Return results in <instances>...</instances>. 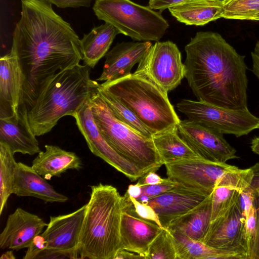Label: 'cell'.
<instances>
[{
	"label": "cell",
	"instance_id": "obj_1",
	"mask_svg": "<svg viewBox=\"0 0 259 259\" xmlns=\"http://www.w3.org/2000/svg\"><path fill=\"white\" fill-rule=\"evenodd\" d=\"M21 5L11 48L23 74L21 106L28 110L44 84L79 64L83 55L79 37L48 0H21Z\"/></svg>",
	"mask_w": 259,
	"mask_h": 259
},
{
	"label": "cell",
	"instance_id": "obj_2",
	"mask_svg": "<svg viewBox=\"0 0 259 259\" xmlns=\"http://www.w3.org/2000/svg\"><path fill=\"white\" fill-rule=\"evenodd\" d=\"M185 51V77L198 100L233 109L248 108L244 56L211 31L197 32Z\"/></svg>",
	"mask_w": 259,
	"mask_h": 259
},
{
	"label": "cell",
	"instance_id": "obj_3",
	"mask_svg": "<svg viewBox=\"0 0 259 259\" xmlns=\"http://www.w3.org/2000/svg\"><path fill=\"white\" fill-rule=\"evenodd\" d=\"M91 68L78 64L51 77L40 89L27 111L35 136L50 132L62 117L75 113L90 98L99 83L90 77Z\"/></svg>",
	"mask_w": 259,
	"mask_h": 259
},
{
	"label": "cell",
	"instance_id": "obj_4",
	"mask_svg": "<svg viewBox=\"0 0 259 259\" xmlns=\"http://www.w3.org/2000/svg\"><path fill=\"white\" fill-rule=\"evenodd\" d=\"M122 209L115 187L102 183L91 187L77 249L81 258L114 259L120 249Z\"/></svg>",
	"mask_w": 259,
	"mask_h": 259
},
{
	"label": "cell",
	"instance_id": "obj_5",
	"mask_svg": "<svg viewBox=\"0 0 259 259\" xmlns=\"http://www.w3.org/2000/svg\"><path fill=\"white\" fill-rule=\"evenodd\" d=\"M100 85L129 108L152 135L181 121L167 94L143 77L131 73Z\"/></svg>",
	"mask_w": 259,
	"mask_h": 259
},
{
	"label": "cell",
	"instance_id": "obj_6",
	"mask_svg": "<svg viewBox=\"0 0 259 259\" xmlns=\"http://www.w3.org/2000/svg\"><path fill=\"white\" fill-rule=\"evenodd\" d=\"M97 88L92 93L90 101L93 116L103 138L143 176L151 171L156 172L164 164L152 138L145 136L118 120L100 96Z\"/></svg>",
	"mask_w": 259,
	"mask_h": 259
},
{
	"label": "cell",
	"instance_id": "obj_7",
	"mask_svg": "<svg viewBox=\"0 0 259 259\" xmlns=\"http://www.w3.org/2000/svg\"><path fill=\"white\" fill-rule=\"evenodd\" d=\"M93 10L99 20L138 41H158L169 27L160 12L131 0H96Z\"/></svg>",
	"mask_w": 259,
	"mask_h": 259
},
{
	"label": "cell",
	"instance_id": "obj_8",
	"mask_svg": "<svg viewBox=\"0 0 259 259\" xmlns=\"http://www.w3.org/2000/svg\"><path fill=\"white\" fill-rule=\"evenodd\" d=\"M176 107L190 121L223 135L240 137L259 129V118L248 108L233 109L189 99L181 100Z\"/></svg>",
	"mask_w": 259,
	"mask_h": 259
},
{
	"label": "cell",
	"instance_id": "obj_9",
	"mask_svg": "<svg viewBox=\"0 0 259 259\" xmlns=\"http://www.w3.org/2000/svg\"><path fill=\"white\" fill-rule=\"evenodd\" d=\"M134 73L152 82L168 94L185 77V67L176 44L170 40L158 41L152 45Z\"/></svg>",
	"mask_w": 259,
	"mask_h": 259
},
{
	"label": "cell",
	"instance_id": "obj_10",
	"mask_svg": "<svg viewBox=\"0 0 259 259\" xmlns=\"http://www.w3.org/2000/svg\"><path fill=\"white\" fill-rule=\"evenodd\" d=\"M167 178L186 187L212 193L218 186L229 187L233 172L238 167L201 158L164 164Z\"/></svg>",
	"mask_w": 259,
	"mask_h": 259
},
{
	"label": "cell",
	"instance_id": "obj_11",
	"mask_svg": "<svg viewBox=\"0 0 259 259\" xmlns=\"http://www.w3.org/2000/svg\"><path fill=\"white\" fill-rule=\"evenodd\" d=\"M73 117L93 154L122 173L131 181H135L143 176L134 165L118 154L103 138L93 116L90 97Z\"/></svg>",
	"mask_w": 259,
	"mask_h": 259
},
{
	"label": "cell",
	"instance_id": "obj_12",
	"mask_svg": "<svg viewBox=\"0 0 259 259\" xmlns=\"http://www.w3.org/2000/svg\"><path fill=\"white\" fill-rule=\"evenodd\" d=\"M245 222L238 200L225 215L210 222L202 241L210 247L234 252L244 259H248Z\"/></svg>",
	"mask_w": 259,
	"mask_h": 259
},
{
	"label": "cell",
	"instance_id": "obj_13",
	"mask_svg": "<svg viewBox=\"0 0 259 259\" xmlns=\"http://www.w3.org/2000/svg\"><path fill=\"white\" fill-rule=\"evenodd\" d=\"M181 137L198 156L205 160L226 163L238 158L236 150L226 140L223 134L197 124L188 119L178 125Z\"/></svg>",
	"mask_w": 259,
	"mask_h": 259
},
{
	"label": "cell",
	"instance_id": "obj_14",
	"mask_svg": "<svg viewBox=\"0 0 259 259\" xmlns=\"http://www.w3.org/2000/svg\"><path fill=\"white\" fill-rule=\"evenodd\" d=\"M86 208L87 204L71 213L50 217L46 229L41 234L47 242L46 250L70 258L78 257L77 249Z\"/></svg>",
	"mask_w": 259,
	"mask_h": 259
},
{
	"label": "cell",
	"instance_id": "obj_15",
	"mask_svg": "<svg viewBox=\"0 0 259 259\" xmlns=\"http://www.w3.org/2000/svg\"><path fill=\"white\" fill-rule=\"evenodd\" d=\"M120 236V249L136 252L144 256L163 228L151 221L139 217L135 212L129 196H122Z\"/></svg>",
	"mask_w": 259,
	"mask_h": 259
},
{
	"label": "cell",
	"instance_id": "obj_16",
	"mask_svg": "<svg viewBox=\"0 0 259 259\" xmlns=\"http://www.w3.org/2000/svg\"><path fill=\"white\" fill-rule=\"evenodd\" d=\"M211 193L177 184L171 189L150 199L148 204L157 214L162 227L167 228L172 221L195 208Z\"/></svg>",
	"mask_w": 259,
	"mask_h": 259
},
{
	"label": "cell",
	"instance_id": "obj_17",
	"mask_svg": "<svg viewBox=\"0 0 259 259\" xmlns=\"http://www.w3.org/2000/svg\"><path fill=\"white\" fill-rule=\"evenodd\" d=\"M23 74L18 57L11 48L0 59V118L19 115Z\"/></svg>",
	"mask_w": 259,
	"mask_h": 259
},
{
	"label": "cell",
	"instance_id": "obj_18",
	"mask_svg": "<svg viewBox=\"0 0 259 259\" xmlns=\"http://www.w3.org/2000/svg\"><path fill=\"white\" fill-rule=\"evenodd\" d=\"M47 226L38 215L18 207L7 219L0 234V247L16 250L27 248Z\"/></svg>",
	"mask_w": 259,
	"mask_h": 259
},
{
	"label": "cell",
	"instance_id": "obj_19",
	"mask_svg": "<svg viewBox=\"0 0 259 259\" xmlns=\"http://www.w3.org/2000/svg\"><path fill=\"white\" fill-rule=\"evenodd\" d=\"M151 41H128L117 44L106 54L103 69L98 81H110L131 73L150 47Z\"/></svg>",
	"mask_w": 259,
	"mask_h": 259
},
{
	"label": "cell",
	"instance_id": "obj_20",
	"mask_svg": "<svg viewBox=\"0 0 259 259\" xmlns=\"http://www.w3.org/2000/svg\"><path fill=\"white\" fill-rule=\"evenodd\" d=\"M29 125L26 109L19 115L0 118V142L7 144L12 153L33 155L41 150Z\"/></svg>",
	"mask_w": 259,
	"mask_h": 259
},
{
	"label": "cell",
	"instance_id": "obj_21",
	"mask_svg": "<svg viewBox=\"0 0 259 259\" xmlns=\"http://www.w3.org/2000/svg\"><path fill=\"white\" fill-rule=\"evenodd\" d=\"M13 193L22 196H31L47 202H65L68 198L58 193L46 180L31 166L17 162L13 187Z\"/></svg>",
	"mask_w": 259,
	"mask_h": 259
},
{
	"label": "cell",
	"instance_id": "obj_22",
	"mask_svg": "<svg viewBox=\"0 0 259 259\" xmlns=\"http://www.w3.org/2000/svg\"><path fill=\"white\" fill-rule=\"evenodd\" d=\"M45 148L33 159L31 167L46 180L59 177L68 169L81 167V159L75 153L52 145H46Z\"/></svg>",
	"mask_w": 259,
	"mask_h": 259
},
{
	"label": "cell",
	"instance_id": "obj_23",
	"mask_svg": "<svg viewBox=\"0 0 259 259\" xmlns=\"http://www.w3.org/2000/svg\"><path fill=\"white\" fill-rule=\"evenodd\" d=\"M179 22L203 26L222 18L223 0H186L168 9Z\"/></svg>",
	"mask_w": 259,
	"mask_h": 259
},
{
	"label": "cell",
	"instance_id": "obj_24",
	"mask_svg": "<svg viewBox=\"0 0 259 259\" xmlns=\"http://www.w3.org/2000/svg\"><path fill=\"white\" fill-rule=\"evenodd\" d=\"M211 215V194L195 208L172 221L166 229L202 241L210 224Z\"/></svg>",
	"mask_w": 259,
	"mask_h": 259
},
{
	"label": "cell",
	"instance_id": "obj_25",
	"mask_svg": "<svg viewBox=\"0 0 259 259\" xmlns=\"http://www.w3.org/2000/svg\"><path fill=\"white\" fill-rule=\"evenodd\" d=\"M119 32L111 24L105 23L94 28L80 39L84 64L95 67L106 55L115 36Z\"/></svg>",
	"mask_w": 259,
	"mask_h": 259
},
{
	"label": "cell",
	"instance_id": "obj_26",
	"mask_svg": "<svg viewBox=\"0 0 259 259\" xmlns=\"http://www.w3.org/2000/svg\"><path fill=\"white\" fill-rule=\"evenodd\" d=\"M154 146L163 164L200 158L180 136L178 125L152 135Z\"/></svg>",
	"mask_w": 259,
	"mask_h": 259
},
{
	"label": "cell",
	"instance_id": "obj_27",
	"mask_svg": "<svg viewBox=\"0 0 259 259\" xmlns=\"http://www.w3.org/2000/svg\"><path fill=\"white\" fill-rule=\"evenodd\" d=\"M169 231L172 236L177 259H244L236 253L210 247L180 232Z\"/></svg>",
	"mask_w": 259,
	"mask_h": 259
},
{
	"label": "cell",
	"instance_id": "obj_28",
	"mask_svg": "<svg viewBox=\"0 0 259 259\" xmlns=\"http://www.w3.org/2000/svg\"><path fill=\"white\" fill-rule=\"evenodd\" d=\"M17 162L9 146L0 142V214L13 193L14 175Z\"/></svg>",
	"mask_w": 259,
	"mask_h": 259
},
{
	"label": "cell",
	"instance_id": "obj_29",
	"mask_svg": "<svg viewBox=\"0 0 259 259\" xmlns=\"http://www.w3.org/2000/svg\"><path fill=\"white\" fill-rule=\"evenodd\" d=\"M98 91L113 115L119 120L133 128L141 134L152 138L149 129L135 114L109 91L98 84Z\"/></svg>",
	"mask_w": 259,
	"mask_h": 259
},
{
	"label": "cell",
	"instance_id": "obj_30",
	"mask_svg": "<svg viewBox=\"0 0 259 259\" xmlns=\"http://www.w3.org/2000/svg\"><path fill=\"white\" fill-rule=\"evenodd\" d=\"M240 192L228 187H215L211 193V222L225 215L239 200Z\"/></svg>",
	"mask_w": 259,
	"mask_h": 259
},
{
	"label": "cell",
	"instance_id": "obj_31",
	"mask_svg": "<svg viewBox=\"0 0 259 259\" xmlns=\"http://www.w3.org/2000/svg\"><path fill=\"white\" fill-rule=\"evenodd\" d=\"M222 18L254 20L259 14V0H223Z\"/></svg>",
	"mask_w": 259,
	"mask_h": 259
},
{
	"label": "cell",
	"instance_id": "obj_32",
	"mask_svg": "<svg viewBox=\"0 0 259 259\" xmlns=\"http://www.w3.org/2000/svg\"><path fill=\"white\" fill-rule=\"evenodd\" d=\"M146 259H177L172 236L163 228L151 243Z\"/></svg>",
	"mask_w": 259,
	"mask_h": 259
},
{
	"label": "cell",
	"instance_id": "obj_33",
	"mask_svg": "<svg viewBox=\"0 0 259 259\" xmlns=\"http://www.w3.org/2000/svg\"><path fill=\"white\" fill-rule=\"evenodd\" d=\"M177 184V183L167 178L160 184L141 186L142 194L137 200L141 203L148 204L150 199L171 189Z\"/></svg>",
	"mask_w": 259,
	"mask_h": 259
},
{
	"label": "cell",
	"instance_id": "obj_34",
	"mask_svg": "<svg viewBox=\"0 0 259 259\" xmlns=\"http://www.w3.org/2000/svg\"><path fill=\"white\" fill-rule=\"evenodd\" d=\"M256 231V210L253 205L250 210L248 216L246 218L245 225V239L248 250V259L254 244Z\"/></svg>",
	"mask_w": 259,
	"mask_h": 259
},
{
	"label": "cell",
	"instance_id": "obj_35",
	"mask_svg": "<svg viewBox=\"0 0 259 259\" xmlns=\"http://www.w3.org/2000/svg\"><path fill=\"white\" fill-rule=\"evenodd\" d=\"M135 213L140 218L155 223L161 228L159 218L154 209L148 204L141 203L137 199L130 196Z\"/></svg>",
	"mask_w": 259,
	"mask_h": 259
},
{
	"label": "cell",
	"instance_id": "obj_36",
	"mask_svg": "<svg viewBox=\"0 0 259 259\" xmlns=\"http://www.w3.org/2000/svg\"><path fill=\"white\" fill-rule=\"evenodd\" d=\"M47 242L42 234L35 236L28 247L24 259L37 258L39 255L47 248Z\"/></svg>",
	"mask_w": 259,
	"mask_h": 259
},
{
	"label": "cell",
	"instance_id": "obj_37",
	"mask_svg": "<svg viewBox=\"0 0 259 259\" xmlns=\"http://www.w3.org/2000/svg\"><path fill=\"white\" fill-rule=\"evenodd\" d=\"M252 177L249 185L244 191L250 193L254 199L259 197V162L250 167Z\"/></svg>",
	"mask_w": 259,
	"mask_h": 259
},
{
	"label": "cell",
	"instance_id": "obj_38",
	"mask_svg": "<svg viewBox=\"0 0 259 259\" xmlns=\"http://www.w3.org/2000/svg\"><path fill=\"white\" fill-rule=\"evenodd\" d=\"M60 8L89 7L92 0H48Z\"/></svg>",
	"mask_w": 259,
	"mask_h": 259
},
{
	"label": "cell",
	"instance_id": "obj_39",
	"mask_svg": "<svg viewBox=\"0 0 259 259\" xmlns=\"http://www.w3.org/2000/svg\"><path fill=\"white\" fill-rule=\"evenodd\" d=\"M254 206L256 210V231L255 240L249 259H259V197L254 199Z\"/></svg>",
	"mask_w": 259,
	"mask_h": 259
},
{
	"label": "cell",
	"instance_id": "obj_40",
	"mask_svg": "<svg viewBox=\"0 0 259 259\" xmlns=\"http://www.w3.org/2000/svg\"><path fill=\"white\" fill-rule=\"evenodd\" d=\"M254 198L245 191L240 192L239 201L245 218L248 216L250 210L254 205Z\"/></svg>",
	"mask_w": 259,
	"mask_h": 259
},
{
	"label": "cell",
	"instance_id": "obj_41",
	"mask_svg": "<svg viewBox=\"0 0 259 259\" xmlns=\"http://www.w3.org/2000/svg\"><path fill=\"white\" fill-rule=\"evenodd\" d=\"M185 1L186 0H149L148 6L153 10H158L161 12Z\"/></svg>",
	"mask_w": 259,
	"mask_h": 259
},
{
	"label": "cell",
	"instance_id": "obj_42",
	"mask_svg": "<svg viewBox=\"0 0 259 259\" xmlns=\"http://www.w3.org/2000/svg\"><path fill=\"white\" fill-rule=\"evenodd\" d=\"M165 180L161 178L155 171H151L140 178L137 183L141 186L156 185L163 183Z\"/></svg>",
	"mask_w": 259,
	"mask_h": 259
},
{
	"label": "cell",
	"instance_id": "obj_43",
	"mask_svg": "<svg viewBox=\"0 0 259 259\" xmlns=\"http://www.w3.org/2000/svg\"><path fill=\"white\" fill-rule=\"evenodd\" d=\"M252 60V69L253 74L259 79V41H258L251 53Z\"/></svg>",
	"mask_w": 259,
	"mask_h": 259
},
{
	"label": "cell",
	"instance_id": "obj_44",
	"mask_svg": "<svg viewBox=\"0 0 259 259\" xmlns=\"http://www.w3.org/2000/svg\"><path fill=\"white\" fill-rule=\"evenodd\" d=\"M142 258L144 257L136 252L128 251L125 249H120L116 253L114 259H133Z\"/></svg>",
	"mask_w": 259,
	"mask_h": 259
},
{
	"label": "cell",
	"instance_id": "obj_45",
	"mask_svg": "<svg viewBox=\"0 0 259 259\" xmlns=\"http://www.w3.org/2000/svg\"><path fill=\"white\" fill-rule=\"evenodd\" d=\"M126 193L130 196L137 199L142 194V187L138 183L130 185Z\"/></svg>",
	"mask_w": 259,
	"mask_h": 259
},
{
	"label": "cell",
	"instance_id": "obj_46",
	"mask_svg": "<svg viewBox=\"0 0 259 259\" xmlns=\"http://www.w3.org/2000/svg\"><path fill=\"white\" fill-rule=\"evenodd\" d=\"M250 148L253 153L259 155V136H255L252 139Z\"/></svg>",
	"mask_w": 259,
	"mask_h": 259
},
{
	"label": "cell",
	"instance_id": "obj_47",
	"mask_svg": "<svg viewBox=\"0 0 259 259\" xmlns=\"http://www.w3.org/2000/svg\"><path fill=\"white\" fill-rule=\"evenodd\" d=\"M15 257L12 251H7L4 252L0 257V259H15Z\"/></svg>",
	"mask_w": 259,
	"mask_h": 259
},
{
	"label": "cell",
	"instance_id": "obj_48",
	"mask_svg": "<svg viewBox=\"0 0 259 259\" xmlns=\"http://www.w3.org/2000/svg\"><path fill=\"white\" fill-rule=\"evenodd\" d=\"M253 21H259V14L255 17Z\"/></svg>",
	"mask_w": 259,
	"mask_h": 259
}]
</instances>
